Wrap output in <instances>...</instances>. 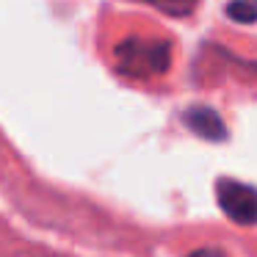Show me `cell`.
I'll list each match as a JSON object with an SVG mask.
<instances>
[{
	"label": "cell",
	"mask_w": 257,
	"mask_h": 257,
	"mask_svg": "<svg viewBox=\"0 0 257 257\" xmlns=\"http://www.w3.org/2000/svg\"><path fill=\"white\" fill-rule=\"evenodd\" d=\"M172 64V47L163 39H127L116 47V67L130 78H155Z\"/></svg>",
	"instance_id": "1"
},
{
	"label": "cell",
	"mask_w": 257,
	"mask_h": 257,
	"mask_svg": "<svg viewBox=\"0 0 257 257\" xmlns=\"http://www.w3.org/2000/svg\"><path fill=\"white\" fill-rule=\"evenodd\" d=\"M216 199L221 205V210L235 224H240V227H254L257 224V188L254 185L221 177L216 183Z\"/></svg>",
	"instance_id": "2"
},
{
	"label": "cell",
	"mask_w": 257,
	"mask_h": 257,
	"mask_svg": "<svg viewBox=\"0 0 257 257\" xmlns=\"http://www.w3.org/2000/svg\"><path fill=\"white\" fill-rule=\"evenodd\" d=\"M183 122L194 130L199 139H207V141H224L227 139V127H224L221 116H218L213 108H205V105H194L185 111Z\"/></svg>",
	"instance_id": "3"
},
{
	"label": "cell",
	"mask_w": 257,
	"mask_h": 257,
	"mask_svg": "<svg viewBox=\"0 0 257 257\" xmlns=\"http://www.w3.org/2000/svg\"><path fill=\"white\" fill-rule=\"evenodd\" d=\"M147 3H152L155 9H161L163 14H172V17H188L199 0H147Z\"/></svg>",
	"instance_id": "4"
},
{
	"label": "cell",
	"mask_w": 257,
	"mask_h": 257,
	"mask_svg": "<svg viewBox=\"0 0 257 257\" xmlns=\"http://www.w3.org/2000/svg\"><path fill=\"white\" fill-rule=\"evenodd\" d=\"M227 17L235 23H254L257 20V0H232L227 6Z\"/></svg>",
	"instance_id": "5"
},
{
	"label": "cell",
	"mask_w": 257,
	"mask_h": 257,
	"mask_svg": "<svg viewBox=\"0 0 257 257\" xmlns=\"http://www.w3.org/2000/svg\"><path fill=\"white\" fill-rule=\"evenodd\" d=\"M188 257H224V251L221 249H196Z\"/></svg>",
	"instance_id": "6"
}]
</instances>
